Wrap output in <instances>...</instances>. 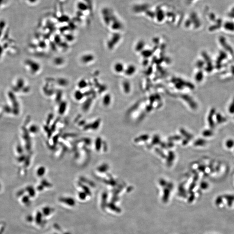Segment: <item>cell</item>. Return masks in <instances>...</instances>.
I'll use <instances>...</instances> for the list:
<instances>
[{
  "instance_id": "1",
  "label": "cell",
  "mask_w": 234,
  "mask_h": 234,
  "mask_svg": "<svg viewBox=\"0 0 234 234\" xmlns=\"http://www.w3.org/2000/svg\"><path fill=\"white\" fill-rule=\"evenodd\" d=\"M24 67L31 74H35L40 70V65L37 62L31 59L26 60L24 63Z\"/></svg>"
},
{
  "instance_id": "2",
  "label": "cell",
  "mask_w": 234,
  "mask_h": 234,
  "mask_svg": "<svg viewBox=\"0 0 234 234\" xmlns=\"http://www.w3.org/2000/svg\"><path fill=\"white\" fill-rule=\"evenodd\" d=\"M202 55L204 59L205 62L206 63V67L205 68V70L208 73H210L214 69V66L212 63V60L206 52H203Z\"/></svg>"
},
{
  "instance_id": "3",
  "label": "cell",
  "mask_w": 234,
  "mask_h": 234,
  "mask_svg": "<svg viewBox=\"0 0 234 234\" xmlns=\"http://www.w3.org/2000/svg\"><path fill=\"white\" fill-rule=\"evenodd\" d=\"M219 41L220 44L222 45L223 48L225 49V51L229 53L230 54H231L234 59V51L233 50L232 48H231V46H230L228 43L227 42L226 39L224 37L221 36L219 37Z\"/></svg>"
},
{
  "instance_id": "4",
  "label": "cell",
  "mask_w": 234,
  "mask_h": 234,
  "mask_svg": "<svg viewBox=\"0 0 234 234\" xmlns=\"http://www.w3.org/2000/svg\"><path fill=\"white\" fill-rule=\"evenodd\" d=\"M216 114V110L215 108H212L209 111L208 116V122L209 126L211 129H213L215 127V123L214 121V116Z\"/></svg>"
},
{
  "instance_id": "5",
  "label": "cell",
  "mask_w": 234,
  "mask_h": 234,
  "mask_svg": "<svg viewBox=\"0 0 234 234\" xmlns=\"http://www.w3.org/2000/svg\"><path fill=\"white\" fill-rule=\"evenodd\" d=\"M227 54L224 51H221L219 52V55L216 59V68L219 69L221 68L222 62L227 58Z\"/></svg>"
},
{
  "instance_id": "6",
  "label": "cell",
  "mask_w": 234,
  "mask_h": 234,
  "mask_svg": "<svg viewBox=\"0 0 234 234\" xmlns=\"http://www.w3.org/2000/svg\"><path fill=\"white\" fill-rule=\"evenodd\" d=\"M224 28L227 31L234 32V22L231 21H228L224 24Z\"/></svg>"
},
{
  "instance_id": "7",
  "label": "cell",
  "mask_w": 234,
  "mask_h": 234,
  "mask_svg": "<svg viewBox=\"0 0 234 234\" xmlns=\"http://www.w3.org/2000/svg\"><path fill=\"white\" fill-rule=\"evenodd\" d=\"M60 201L70 206H74L75 205V201L73 198H61L60 199Z\"/></svg>"
},
{
  "instance_id": "8",
  "label": "cell",
  "mask_w": 234,
  "mask_h": 234,
  "mask_svg": "<svg viewBox=\"0 0 234 234\" xmlns=\"http://www.w3.org/2000/svg\"><path fill=\"white\" fill-rule=\"evenodd\" d=\"M216 118V122L218 124H222L226 122L227 119L226 118L223 116L219 113H217L215 114Z\"/></svg>"
},
{
  "instance_id": "9",
  "label": "cell",
  "mask_w": 234,
  "mask_h": 234,
  "mask_svg": "<svg viewBox=\"0 0 234 234\" xmlns=\"http://www.w3.org/2000/svg\"><path fill=\"white\" fill-rule=\"evenodd\" d=\"M228 201V204L229 206H231L232 204L233 201H234V195H225L223 196Z\"/></svg>"
},
{
  "instance_id": "10",
  "label": "cell",
  "mask_w": 234,
  "mask_h": 234,
  "mask_svg": "<svg viewBox=\"0 0 234 234\" xmlns=\"http://www.w3.org/2000/svg\"><path fill=\"white\" fill-rule=\"evenodd\" d=\"M207 141L204 139H199L195 141L194 143L195 145L196 146H204L206 145Z\"/></svg>"
},
{
  "instance_id": "11",
  "label": "cell",
  "mask_w": 234,
  "mask_h": 234,
  "mask_svg": "<svg viewBox=\"0 0 234 234\" xmlns=\"http://www.w3.org/2000/svg\"><path fill=\"white\" fill-rule=\"evenodd\" d=\"M53 211H54L53 209L49 207H46L44 208L43 209V214L46 216H48L50 215Z\"/></svg>"
},
{
  "instance_id": "12",
  "label": "cell",
  "mask_w": 234,
  "mask_h": 234,
  "mask_svg": "<svg viewBox=\"0 0 234 234\" xmlns=\"http://www.w3.org/2000/svg\"><path fill=\"white\" fill-rule=\"evenodd\" d=\"M74 96L76 100L80 101L83 98V94L79 91H77L74 92Z\"/></svg>"
},
{
  "instance_id": "13",
  "label": "cell",
  "mask_w": 234,
  "mask_h": 234,
  "mask_svg": "<svg viewBox=\"0 0 234 234\" xmlns=\"http://www.w3.org/2000/svg\"><path fill=\"white\" fill-rule=\"evenodd\" d=\"M202 134L205 137H210L213 135V132L210 129H206L203 131Z\"/></svg>"
},
{
  "instance_id": "14",
  "label": "cell",
  "mask_w": 234,
  "mask_h": 234,
  "mask_svg": "<svg viewBox=\"0 0 234 234\" xmlns=\"http://www.w3.org/2000/svg\"><path fill=\"white\" fill-rule=\"evenodd\" d=\"M204 75L202 71H199L196 73V79L197 81L200 82L203 79Z\"/></svg>"
},
{
  "instance_id": "15",
  "label": "cell",
  "mask_w": 234,
  "mask_h": 234,
  "mask_svg": "<svg viewBox=\"0 0 234 234\" xmlns=\"http://www.w3.org/2000/svg\"><path fill=\"white\" fill-rule=\"evenodd\" d=\"M225 145L229 149L232 148L234 146V140L231 139L228 140L225 142Z\"/></svg>"
},
{
  "instance_id": "16",
  "label": "cell",
  "mask_w": 234,
  "mask_h": 234,
  "mask_svg": "<svg viewBox=\"0 0 234 234\" xmlns=\"http://www.w3.org/2000/svg\"><path fill=\"white\" fill-rule=\"evenodd\" d=\"M228 111L230 114H234V97L228 107Z\"/></svg>"
},
{
  "instance_id": "17",
  "label": "cell",
  "mask_w": 234,
  "mask_h": 234,
  "mask_svg": "<svg viewBox=\"0 0 234 234\" xmlns=\"http://www.w3.org/2000/svg\"><path fill=\"white\" fill-rule=\"evenodd\" d=\"M42 215L41 212H38L36 215V222H37V224H40L42 222Z\"/></svg>"
},
{
  "instance_id": "18",
  "label": "cell",
  "mask_w": 234,
  "mask_h": 234,
  "mask_svg": "<svg viewBox=\"0 0 234 234\" xmlns=\"http://www.w3.org/2000/svg\"><path fill=\"white\" fill-rule=\"evenodd\" d=\"M209 187V183L206 182H202L200 184V187L203 190H206Z\"/></svg>"
},
{
  "instance_id": "19",
  "label": "cell",
  "mask_w": 234,
  "mask_h": 234,
  "mask_svg": "<svg viewBox=\"0 0 234 234\" xmlns=\"http://www.w3.org/2000/svg\"><path fill=\"white\" fill-rule=\"evenodd\" d=\"M205 63V62L203 61V60H199V61L197 62L196 65H197V67H198V68L201 69L203 68V67H204Z\"/></svg>"
},
{
  "instance_id": "20",
  "label": "cell",
  "mask_w": 234,
  "mask_h": 234,
  "mask_svg": "<svg viewBox=\"0 0 234 234\" xmlns=\"http://www.w3.org/2000/svg\"><path fill=\"white\" fill-rule=\"evenodd\" d=\"M222 199H223V197H222V196H218V197L216 198L215 201V203L216 205H219L221 204L222 202Z\"/></svg>"
},
{
  "instance_id": "21",
  "label": "cell",
  "mask_w": 234,
  "mask_h": 234,
  "mask_svg": "<svg viewBox=\"0 0 234 234\" xmlns=\"http://www.w3.org/2000/svg\"><path fill=\"white\" fill-rule=\"evenodd\" d=\"M7 0H0V10L3 8L7 4Z\"/></svg>"
},
{
  "instance_id": "22",
  "label": "cell",
  "mask_w": 234,
  "mask_h": 234,
  "mask_svg": "<svg viewBox=\"0 0 234 234\" xmlns=\"http://www.w3.org/2000/svg\"><path fill=\"white\" fill-rule=\"evenodd\" d=\"M45 171L44 168H40V169H39V170L38 171V174L40 175L39 176H43V175L44 174V173H45Z\"/></svg>"
},
{
  "instance_id": "23",
  "label": "cell",
  "mask_w": 234,
  "mask_h": 234,
  "mask_svg": "<svg viewBox=\"0 0 234 234\" xmlns=\"http://www.w3.org/2000/svg\"><path fill=\"white\" fill-rule=\"evenodd\" d=\"M79 198H80L81 200H84L85 198H86V193H81L79 195Z\"/></svg>"
},
{
  "instance_id": "24",
  "label": "cell",
  "mask_w": 234,
  "mask_h": 234,
  "mask_svg": "<svg viewBox=\"0 0 234 234\" xmlns=\"http://www.w3.org/2000/svg\"><path fill=\"white\" fill-rule=\"evenodd\" d=\"M198 169H199V171H201L204 172V171L206 170V166H204V165H201V166H200L198 168Z\"/></svg>"
},
{
  "instance_id": "25",
  "label": "cell",
  "mask_w": 234,
  "mask_h": 234,
  "mask_svg": "<svg viewBox=\"0 0 234 234\" xmlns=\"http://www.w3.org/2000/svg\"><path fill=\"white\" fill-rule=\"evenodd\" d=\"M231 74H232V75L234 76V65H232L231 66Z\"/></svg>"
}]
</instances>
